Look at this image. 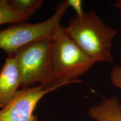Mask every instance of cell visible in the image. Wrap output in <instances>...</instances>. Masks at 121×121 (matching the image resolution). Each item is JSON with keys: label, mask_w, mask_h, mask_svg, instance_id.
Returning a JSON list of instances; mask_svg holds the SVG:
<instances>
[{"label": "cell", "mask_w": 121, "mask_h": 121, "mask_svg": "<svg viewBox=\"0 0 121 121\" xmlns=\"http://www.w3.org/2000/svg\"><path fill=\"white\" fill-rule=\"evenodd\" d=\"M95 63L69 37L65 27L60 25L52 37L51 72L41 86L49 89L83 82L78 78Z\"/></svg>", "instance_id": "6da1fadb"}, {"label": "cell", "mask_w": 121, "mask_h": 121, "mask_svg": "<svg viewBox=\"0 0 121 121\" xmlns=\"http://www.w3.org/2000/svg\"><path fill=\"white\" fill-rule=\"evenodd\" d=\"M65 30L95 63H112L113 42L118 31L105 23L95 10L85 12L69 20Z\"/></svg>", "instance_id": "7a4b0ae2"}, {"label": "cell", "mask_w": 121, "mask_h": 121, "mask_svg": "<svg viewBox=\"0 0 121 121\" xmlns=\"http://www.w3.org/2000/svg\"><path fill=\"white\" fill-rule=\"evenodd\" d=\"M69 7L67 0L62 1L57 6L54 14L44 22H19L0 30V49L8 56H13L20 49L30 43L52 38Z\"/></svg>", "instance_id": "3957f363"}, {"label": "cell", "mask_w": 121, "mask_h": 121, "mask_svg": "<svg viewBox=\"0 0 121 121\" xmlns=\"http://www.w3.org/2000/svg\"><path fill=\"white\" fill-rule=\"evenodd\" d=\"M52 38L37 40L20 49L15 54L22 78V86L42 85L49 76L52 64Z\"/></svg>", "instance_id": "277c9868"}, {"label": "cell", "mask_w": 121, "mask_h": 121, "mask_svg": "<svg viewBox=\"0 0 121 121\" xmlns=\"http://www.w3.org/2000/svg\"><path fill=\"white\" fill-rule=\"evenodd\" d=\"M60 87L44 89L39 85L22 88L11 102L0 109V121H33L34 111L40 100Z\"/></svg>", "instance_id": "5b68a950"}, {"label": "cell", "mask_w": 121, "mask_h": 121, "mask_svg": "<svg viewBox=\"0 0 121 121\" xmlns=\"http://www.w3.org/2000/svg\"><path fill=\"white\" fill-rule=\"evenodd\" d=\"M22 86V78L15 55L8 56L0 71V109L13 100Z\"/></svg>", "instance_id": "8992f818"}, {"label": "cell", "mask_w": 121, "mask_h": 121, "mask_svg": "<svg viewBox=\"0 0 121 121\" xmlns=\"http://www.w3.org/2000/svg\"><path fill=\"white\" fill-rule=\"evenodd\" d=\"M91 118L96 121H121V100L117 96L104 98L87 110Z\"/></svg>", "instance_id": "52a82bcc"}, {"label": "cell", "mask_w": 121, "mask_h": 121, "mask_svg": "<svg viewBox=\"0 0 121 121\" xmlns=\"http://www.w3.org/2000/svg\"><path fill=\"white\" fill-rule=\"evenodd\" d=\"M29 18L26 15L15 11L10 6L9 0H0V25L24 22Z\"/></svg>", "instance_id": "ba28073f"}, {"label": "cell", "mask_w": 121, "mask_h": 121, "mask_svg": "<svg viewBox=\"0 0 121 121\" xmlns=\"http://www.w3.org/2000/svg\"><path fill=\"white\" fill-rule=\"evenodd\" d=\"M10 6L15 11L28 17L35 13L43 4L42 0H9Z\"/></svg>", "instance_id": "9c48e42d"}, {"label": "cell", "mask_w": 121, "mask_h": 121, "mask_svg": "<svg viewBox=\"0 0 121 121\" xmlns=\"http://www.w3.org/2000/svg\"><path fill=\"white\" fill-rule=\"evenodd\" d=\"M69 7H71L76 13V16H81L85 13L82 9V1L81 0H67Z\"/></svg>", "instance_id": "30bf717a"}, {"label": "cell", "mask_w": 121, "mask_h": 121, "mask_svg": "<svg viewBox=\"0 0 121 121\" xmlns=\"http://www.w3.org/2000/svg\"><path fill=\"white\" fill-rule=\"evenodd\" d=\"M112 6L119 11V17L121 19V0H117L112 4Z\"/></svg>", "instance_id": "8fae6325"}, {"label": "cell", "mask_w": 121, "mask_h": 121, "mask_svg": "<svg viewBox=\"0 0 121 121\" xmlns=\"http://www.w3.org/2000/svg\"><path fill=\"white\" fill-rule=\"evenodd\" d=\"M33 121H39V118H38V117L37 116V115L35 114V116L34 117V118H33Z\"/></svg>", "instance_id": "7c38bea8"}]
</instances>
